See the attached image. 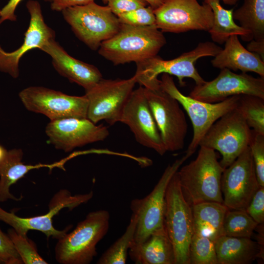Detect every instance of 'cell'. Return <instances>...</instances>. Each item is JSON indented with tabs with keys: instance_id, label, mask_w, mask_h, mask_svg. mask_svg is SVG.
I'll list each match as a JSON object with an SVG mask.
<instances>
[{
	"instance_id": "6da1fadb",
	"label": "cell",
	"mask_w": 264,
	"mask_h": 264,
	"mask_svg": "<svg viewBox=\"0 0 264 264\" xmlns=\"http://www.w3.org/2000/svg\"><path fill=\"white\" fill-rule=\"evenodd\" d=\"M166 38L155 25L121 23L118 32L100 44L98 53L114 65L141 62L157 55Z\"/></svg>"
},
{
	"instance_id": "7a4b0ae2",
	"label": "cell",
	"mask_w": 264,
	"mask_h": 264,
	"mask_svg": "<svg viewBox=\"0 0 264 264\" xmlns=\"http://www.w3.org/2000/svg\"><path fill=\"white\" fill-rule=\"evenodd\" d=\"M224 169L215 151L200 146L195 159L177 171L183 196L191 205L206 201L223 203L221 179Z\"/></svg>"
},
{
	"instance_id": "3957f363",
	"label": "cell",
	"mask_w": 264,
	"mask_h": 264,
	"mask_svg": "<svg viewBox=\"0 0 264 264\" xmlns=\"http://www.w3.org/2000/svg\"><path fill=\"white\" fill-rule=\"evenodd\" d=\"M222 48L212 42L199 43L193 50L182 53L174 59L165 60L155 55L137 62L134 74L136 83L144 88L156 89L160 87L158 76L166 73L176 76L179 84L184 86L183 79L190 78L196 85L205 80L199 75L195 67L197 60L205 57H215Z\"/></svg>"
},
{
	"instance_id": "277c9868",
	"label": "cell",
	"mask_w": 264,
	"mask_h": 264,
	"mask_svg": "<svg viewBox=\"0 0 264 264\" xmlns=\"http://www.w3.org/2000/svg\"><path fill=\"white\" fill-rule=\"evenodd\" d=\"M110 215L105 210L89 213L71 232L58 240L55 259L61 264H88L97 255L96 245L106 236Z\"/></svg>"
},
{
	"instance_id": "5b68a950",
	"label": "cell",
	"mask_w": 264,
	"mask_h": 264,
	"mask_svg": "<svg viewBox=\"0 0 264 264\" xmlns=\"http://www.w3.org/2000/svg\"><path fill=\"white\" fill-rule=\"evenodd\" d=\"M176 172L166 191L164 225L174 247L175 264H190L189 246L193 234L192 206L183 196Z\"/></svg>"
},
{
	"instance_id": "8992f818",
	"label": "cell",
	"mask_w": 264,
	"mask_h": 264,
	"mask_svg": "<svg viewBox=\"0 0 264 264\" xmlns=\"http://www.w3.org/2000/svg\"><path fill=\"white\" fill-rule=\"evenodd\" d=\"M160 80L161 88L178 102L192 122L193 136L186 152L190 157L195 153L211 126L224 114L237 108L240 95L231 96L218 103H207L182 94L171 75L163 73Z\"/></svg>"
},
{
	"instance_id": "52a82bcc",
	"label": "cell",
	"mask_w": 264,
	"mask_h": 264,
	"mask_svg": "<svg viewBox=\"0 0 264 264\" xmlns=\"http://www.w3.org/2000/svg\"><path fill=\"white\" fill-rule=\"evenodd\" d=\"M62 13L76 36L94 50L114 36L121 24L108 5L101 6L94 2L68 7Z\"/></svg>"
},
{
	"instance_id": "ba28073f",
	"label": "cell",
	"mask_w": 264,
	"mask_h": 264,
	"mask_svg": "<svg viewBox=\"0 0 264 264\" xmlns=\"http://www.w3.org/2000/svg\"><path fill=\"white\" fill-rule=\"evenodd\" d=\"M251 132L242 115L236 108L211 126L199 146L219 151L222 156L220 164L225 169L249 146Z\"/></svg>"
},
{
	"instance_id": "9c48e42d",
	"label": "cell",
	"mask_w": 264,
	"mask_h": 264,
	"mask_svg": "<svg viewBox=\"0 0 264 264\" xmlns=\"http://www.w3.org/2000/svg\"><path fill=\"white\" fill-rule=\"evenodd\" d=\"M154 12L155 26L162 32L208 31L213 23L210 6L205 1L200 4L197 0H164Z\"/></svg>"
},
{
	"instance_id": "30bf717a",
	"label": "cell",
	"mask_w": 264,
	"mask_h": 264,
	"mask_svg": "<svg viewBox=\"0 0 264 264\" xmlns=\"http://www.w3.org/2000/svg\"><path fill=\"white\" fill-rule=\"evenodd\" d=\"M93 196V193L72 195L70 192L62 189L56 193L48 204V212L43 215L29 218H22L14 212H9L0 206V220L11 226L19 234L27 236L28 231L33 230L44 233L47 238L50 237L58 240L63 238L71 229V226L63 230L55 228L53 218L63 209L71 210L79 205L88 202Z\"/></svg>"
},
{
	"instance_id": "8fae6325",
	"label": "cell",
	"mask_w": 264,
	"mask_h": 264,
	"mask_svg": "<svg viewBox=\"0 0 264 264\" xmlns=\"http://www.w3.org/2000/svg\"><path fill=\"white\" fill-rule=\"evenodd\" d=\"M189 157L186 154L169 164L153 190L142 198L132 200L130 208L135 214L137 221L134 241L140 243L155 230L164 226L165 194L168 183L173 176Z\"/></svg>"
},
{
	"instance_id": "7c38bea8",
	"label": "cell",
	"mask_w": 264,
	"mask_h": 264,
	"mask_svg": "<svg viewBox=\"0 0 264 264\" xmlns=\"http://www.w3.org/2000/svg\"><path fill=\"white\" fill-rule=\"evenodd\" d=\"M136 83L128 79H101L85 90L88 100L87 118L95 124L104 120L110 125L119 122L124 107Z\"/></svg>"
},
{
	"instance_id": "4fadbf2b",
	"label": "cell",
	"mask_w": 264,
	"mask_h": 264,
	"mask_svg": "<svg viewBox=\"0 0 264 264\" xmlns=\"http://www.w3.org/2000/svg\"><path fill=\"white\" fill-rule=\"evenodd\" d=\"M144 88L167 152L182 149L188 124L179 103L161 87L156 89Z\"/></svg>"
},
{
	"instance_id": "5bb4252c",
	"label": "cell",
	"mask_w": 264,
	"mask_h": 264,
	"mask_svg": "<svg viewBox=\"0 0 264 264\" xmlns=\"http://www.w3.org/2000/svg\"><path fill=\"white\" fill-rule=\"evenodd\" d=\"M260 187L248 146L222 173L223 203L229 209L245 211Z\"/></svg>"
},
{
	"instance_id": "9a60e30c",
	"label": "cell",
	"mask_w": 264,
	"mask_h": 264,
	"mask_svg": "<svg viewBox=\"0 0 264 264\" xmlns=\"http://www.w3.org/2000/svg\"><path fill=\"white\" fill-rule=\"evenodd\" d=\"M19 97L28 110L43 114L50 121L87 118L88 100L85 95L72 96L42 87H30L22 90Z\"/></svg>"
},
{
	"instance_id": "2e32d148",
	"label": "cell",
	"mask_w": 264,
	"mask_h": 264,
	"mask_svg": "<svg viewBox=\"0 0 264 264\" xmlns=\"http://www.w3.org/2000/svg\"><path fill=\"white\" fill-rule=\"evenodd\" d=\"M242 94L264 99V78H255L245 72L237 74L223 68L214 79L196 85L189 96L202 102L215 103Z\"/></svg>"
},
{
	"instance_id": "e0dca14e",
	"label": "cell",
	"mask_w": 264,
	"mask_h": 264,
	"mask_svg": "<svg viewBox=\"0 0 264 264\" xmlns=\"http://www.w3.org/2000/svg\"><path fill=\"white\" fill-rule=\"evenodd\" d=\"M119 122L129 127L140 144L154 150L160 155L166 153L143 87L140 86L132 91Z\"/></svg>"
},
{
	"instance_id": "ac0fdd59",
	"label": "cell",
	"mask_w": 264,
	"mask_h": 264,
	"mask_svg": "<svg viewBox=\"0 0 264 264\" xmlns=\"http://www.w3.org/2000/svg\"><path fill=\"white\" fill-rule=\"evenodd\" d=\"M50 142L65 152L106 139L107 127L97 125L87 118L66 117L50 121L45 128Z\"/></svg>"
},
{
	"instance_id": "d6986e66",
	"label": "cell",
	"mask_w": 264,
	"mask_h": 264,
	"mask_svg": "<svg viewBox=\"0 0 264 264\" xmlns=\"http://www.w3.org/2000/svg\"><path fill=\"white\" fill-rule=\"evenodd\" d=\"M26 7L30 15V20L22 44L11 52L4 51L0 46V71L15 78L19 76V63L23 54L34 48L41 49L49 41L55 39L54 31L44 22L38 1L29 0Z\"/></svg>"
},
{
	"instance_id": "ffe728a7",
	"label": "cell",
	"mask_w": 264,
	"mask_h": 264,
	"mask_svg": "<svg viewBox=\"0 0 264 264\" xmlns=\"http://www.w3.org/2000/svg\"><path fill=\"white\" fill-rule=\"evenodd\" d=\"M41 50L51 56L53 66L60 75L82 87L85 90L103 78L96 67L69 55L55 39L49 41Z\"/></svg>"
},
{
	"instance_id": "44dd1931",
	"label": "cell",
	"mask_w": 264,
	"mask_h": 264,
	"mask_svg": "<svg viewBox=\"0 0 264 264\" xmlns=\"http://www.w3.org/2000/svg\"><path fill=\"white\" fill-rule=\"evenodd\" d=\"M224 47L211 63L214 67L227 68L242 72H254L264 78V61L260 56L248 51L241 43L238 36L232 35L225 42Z\"/></svg>"
},
{
	"instance_id": "7402d4cb",
	"label": "cell",
	"mask_w": 264,
	"mask_h": 264,
	"mask_svg": "<svg viewBox=\"0 0 264 264\" xmlns=\"http://www.w3.org/2000/svg\"><path fill=\"white\" fill-rule=\"evenodd\" d=\"M128 254L136 264H175L174 247L164 225L142 243L133 241Z\"/></svg>"
},
{
	"instance_id": "603a6c76",
	"label": "cell",
	"mask_w": 264,
	"mask_h": 264,
	"mask_svg": "<svg viewBox=\"0 0 264 264\" xmlns=\"http://www.w3.org/2000/svg\"><path fill=\"white\" fill-rule=\"evenodd\" d=\"M215 246L218 264H248L260 258L259 246L251 238L222 235Z\"/></svg>"
},
{
	"instance_id": "cb8c5ba5",
	"label": "cell",
	"mask_w": 264,
	"mask_h": 264,
	"mask_svg": "<svg viewBox=\"0 0 264 264\" xmlns=\"http://www.w3.org/2000/svg\"><path fill=\"white\" fill-rule=\"evenodd\" d=\"M229 209L222 203L206 201L192 206L193 233L205 236L214 242L223 235V223Z\"/></svg>"
},
{
	"instance_id": "d4e9b609",
	"label": "cell",
	"mask_w": 264,
	"mask_h": 264,
	"mask_svg": "<svg viewBox=\"0 0 264 264\" xmlns=\"http://www.w3.org/2000/svg\"><path fill=\"white\" fill-rule=\"evenodd\" d=\"M211 7L213 15V23L208 31L214 43L224 44L232 35L240 36L244 42L253 40L251 33L237 24L233 17V9H226L220 4V0H204Z\"/></svg>"
},
{
	"instance_id": "484cf974",
	"label": "cell",
	"mask_w": 264,
	"mask_h": 264,
	"mask_svg": "<svg viewBox=\"0 0 264 264\" xmlns=\"http://www.w3.org/2000/svg\"><path fill=\"white\" fill-rule=\"evenodd\" d=\"M23 152L20 149L8 151L0 161V202L19 198L10 191L11 185L22 177L29 171L43 166V165H27L22 162Z\"/></svg>"
},
{
	"instance_id": "4316f807",
	"label": "cell",
	"mask_w": 264,
	"mask_h": 264,
	"mask_svg": "<svg viewBox=\"0 0 264 264\" xmlns=\"http://www.w3.org/2000/svg\"><path fill=\"white\" fill-rule=\"evenodd\" d=\"M234 20L249 31L256 41H264V0H244L242 5L233 11Z\"/></svg>"
},
{
	"instance_id": "83f0119b",
	"label": "cell",
	"mask_w": 264,
	"mask_h": 264,
	"mask_svg": "<svg viewBox=\"0 0 264 264\" xmlns=\"http://www.w3.org/2000/svg\"><path fill=\"white\" fill-rule=\"evenodd\" d=\"M137 221L136 215L132 213L124 233L101 255L97 264H126L130 245L134 241Z\"/></svg>"
},
{
	"instance_id": "f1b7e54d",
	"label": "cell",
	"mask_w": 264,
	"mask_h": 264,
	"mask_svg": "<svg viewBox=\"0 0 264 264\" xmlns=\"http://www.w3.org/2000/svg\"><path fill=\"white\" fill-rule=\"evenodd\" d=\"M258 224L245 211L228 209L223 220V235L251 238Z\"/></svg>"
},
{
	"instance_id": "f546056e",
	"label": "cell",
	"mask_w": 264,
	"mask_h": 264,
	"mask_svg": "<svg viewBox=\"0 0 264 264\" xmlns=\"http://www.w3.org/2000/svg\"><path fill=\"white\" fill-rule=\"evenodd\" d=\"M237 108L254 132L264 135V99L251 95H240Z\"/></svg>"
},
{
	"instance_id": "4dcf8cb0",
	"label": "cell",
	"mask_w": 264,
	"mask_h": 264,
	"mask_svg": "<svg viewBox=\"0 0 264 264\" xmlns=\"http://www.w3.org/2000/svg\"><path fill=\"white\" fill-rule=\"evenodd\" d=\"M190 264H218L215 242L193 233L189 246Z\"/></svg>"
},
{
	"instance_id": "1f68e13d",
	"label": "cell",
	"mask_w": 264,
	"mask_h": 264,
	"mask_svg": "<svg viewBox=\"0 0 264 264\" xmlns=\"http://www.w3.org/2000/svg\"><path fill=\"white\" fill-rule=\"evenodd\" d=\"M7 233L23 264H48L39 255L34 243L27 236L18 234L13 228L8 229Z\"/></svg>"
},
{
	"instance_id": "d6a6232c",
	"label": "cell",
	"mask_w": 264,
	"mask_h": 264,
	"mask_svg": "<svg viewBox=\"0 0 264 264\" xmlns=\"http://www.w3.org/2000/svg\"><path fill=\"white\" fill-rule=\"evenodd\" d=\"M249 147L258 182L264 187V135L252 130Z\"/></svg>"
},
{
	"instance_id": "836d02e7",
	"label": "cell",
	"mask_w": 264,
	"mask_h": 264,
	"mask_svg": "<svg viewBox=\"0 0 264 264\" xmlns=\"http://www.w3.org/2000/svg\"><path fill=\"white\" fill-rule=\"evenodd\" d=\"M120 23L134 26L155 25L154 9L150 6L138 8L117 16Z\"/></svg>"
},
{
	"instance_id": "e575fe53",
	"label": "cell",
	"mask_w": 264,
	"mask_h": 264,
	"mask_svg": "<svg viewBox=\"0 0 264 264\" xmlns=\"http://www.w3.org/2000/svg\"><path fill=\"white\" fill-rule=\"evenodd\" d=\"M0 264H23L13 243L7 234L0 228Z\"/></svg>"
},
{
	"instance_id": "d590c367",
	"label": "cell",
	"mask_w": 264,
	"mask_h": 264,
	"mask_svg": "<svg viewBox=\"0 0 264 264\" xmlns=\"http://www.w3.org/2000/svg\"><path fill=\"white\" fill-rule=\"evenodd\" d=\"M245 211L257 223L264 222V187H260Z\"/></svg>"
},
{
	"instance_id": "8d00e7d4",
	"label": "cell",
	"mask_w": 264,
	"mask_h": 264,
	"mask_svg": "<svg viewBox=\"0 0 264 264\" xmlns=\"http://www.w3.org/2000/svg\"><path fill=\"white\" fill-rule=\"evenodd\" d=\"M107 4L116 16L148 4L144 0H109Z\"/></svg>"
},
{
	"instance_id": "74e56055",
	"label": "cell",
	"mask_w": 264,
	"mask_h": 264,
	"mask_svg": "<svg viewBox=\"0 0 264 264\" xmlns=\"http://www.w3.org/2000/svg\"><path fill=\"white\" fill-rule=\"evenodd\" d=\"M22 0H9L7 3L0 10V24L6 20L11 21L16 20V16L15 14V11L17 6ZM44 0L50 2L51 1V0Z\"/></svg>"
},
{
	"instance_id": "f35d334b",
	"label": "cell",
	"mask_w": 264,
	"mask_h": 264,
	"mask_svg": "<svg viewBox=\"0 0 264 264\" xmlns=\"http://www.w3.org/2000/svg\"><path fill=\"white\" fill-rule=\"evenodd\" d=\"M95 0H51V8L53 10L62 11L70 7L84 5L93 2Z\"/></svg>"
},
{
	"instance_id": "ab89813d",
	"label": "cell",
	"mask_w": 264,
	"mask_h": 264,
	"mask_svg": "<svg viewBox=\"0 0 264 264\" xmlns=\"http://www.w3.org/2000/svg\"><path fill=\"white\" fill-rule=\"evenodd\" d=\"M248 51L259 54L264 61V41H256L253 40L247 44Z\"/></svg>"
},
{
	"instance_id": "60d3db41",
	"label": "cell",
	"mask_w": 264,
	"mask_h": 264,
	"mask_svg": "<svg viewBox=\"0 0 264 264\" xmlns=\"http://www.w3.org/2000/svg\"><path fill=\"white\" fill-rule=\"evenodd\" d=\"M255 230L258 232L256 242L260 247V258L264 259V223L259 224Z\"/></svg>"
},
{
	"instance_id": "b9f144b4",
	"label": "cell",
	"mask_w": 264,
	"mask_h": 264,
	"mask_svg": "<svg viewBox=\"0 0 264 264\" xmlns=\"http://www.w3.org/2000/svg\"><path fill=\"white\" fill-rule=\"evenodd\" d=\"M154 9L160 6L164 0H144Z\"/></svg>"
},
{
	"instance_id": "7bdbcfd3",
	"label": "cell",
	"mask_w": 264,
	"mask_h": 264,
	"mask_svg": "<svg viewBox=\"0 0 264 264\" xmlns=\"http://www.w3.org/2000/svg\"><path fill=\"white\" fill-rule=\"evenodd\" d=\"M7 151L4 147L0 145V161L4 158Z\"/></svg>"
},
{
	"instance_id": "ee69618b",
	"label": "cell",
	"mask_w": 264,
	"mask_h": 264,
	"mask_svg": "<svg viewBox=\"0 0 264 264\" xmlns=\"http://www.w3.org/2000/svg\"><path fill=\"white\" fill-rule=\"evenodd\" d=\"M224 3L229 5H235L239 0H221Z\"/></svg>"
},
{
	"instance_id": "f6af8a7d",
	"label": "cell",
	"mask_w": 264,
	"mask_h": 264,
	"mask_svg": "<svg viewBox=\"0 0 264 264\" xmlns=\"http://www.w3.org/2000/svg\"><path fill=\"white\" fill-rule=\"evenodd\" d=\"M104 4H107L109 0H102Z\"/></svg>"
}]
</instances>
